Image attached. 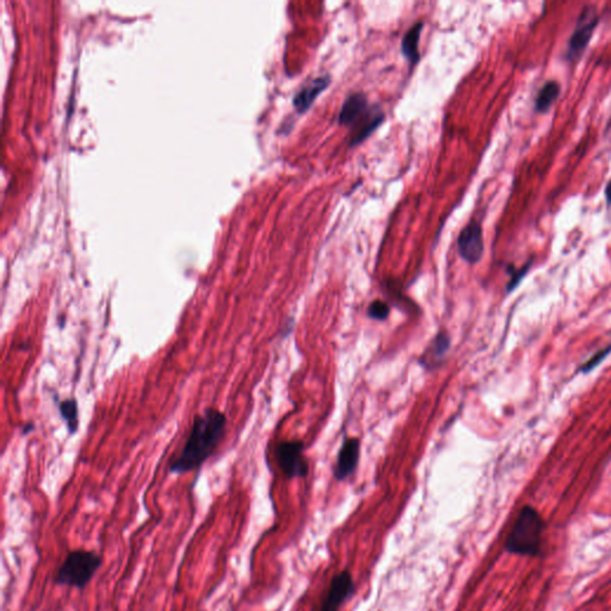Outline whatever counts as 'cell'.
<instances>
[{
  "instance_id": "1",
  "label": "cell",
  "mask_w": 611,
  "mask_h": 611,
  "mask_svg": "<svg viewBox=\"0 0 611 611\" xmlns=\"http://www.w3.org/2000/svg\"><path fill=\"white\" fill-rule=\"evenodd\" d=\"M227 418L219 409H208L194 418L181 455L172 461L170 471L184 474L202 466L214 454L226 431Z\"/></svg>"
},
{
  "instance_id": "2",
  "label": "cell",
  "mask_w": 611,
  "mask_h": 611,
  "mask_svg": "<svg viewBox=\"0 0 611 611\" xmlns=\"http://www.w3.org/2000/svg\"><path fill=\"white\" fill-rule=\"evenodd\" d=\"M385 121V114L378 104L369 106L365 93H352L344 101L339 111L338 122L353 129V140L361 144Z\"/></svg>"
},
{
  "instance_id": "3",
  "label": "cell",
  "mask_w": 611,
  "mask_h": 611,
  "mask_svg": "<svg viewBox=\"0 0 611 611\" xmlns=\"http://www.w3.org/2000/svg\"><path fill=\"white\" fill-rule=\"evenodd\" d=\"M543 530L545 522L541 514L532 506H525L506 540V550L512 554L535 556L541 552Z\"/></svg>"
},
{
  "instance_id": "4",
  "label": "cell",
  "mask_w": 611,
  "mask_h": 611,
  "mask_svg": "<svg viewBox=\"0 0 611 611\" xmlns=\"http://www.w3.org/2000/svg\"><path fill=\"white\" fill-rule=\"evenodd\" d=\"M103 559L93 550H70L55 576V584L83 590L101 568Z\"/></svg>"
},
{
  "instance_id": "5",
  "label": "cell",
  "mask_w": 611,
  "mask_h": 611,
  "mask_svg": "<svg viewBox=\"0 0 611 611\" xmlns=\"http://www.w3.org/2000/svg\"><path fill=\"white\" fill-rule=\"evenodd\" d=\"M276 460L282 473L289 479L304 478L308 465L304 456L302 442H282L276 447Z\"/></svg>"
},
{
  "instance_id": "6",
  "label": "cell",
  "mask_w": 611,
  "mask_h": 611,
  "mask_svg": "<svg viewBox=\"0 0 611 611\" xmlns=\"http://www.w3.org/2000/svg\"><path fill=\"white\" fill-rule=\"evenodd\" d=\"M599 23L597 11L592 6H588L581 11V16L578 18L576 29L572 34L570 42H568V57L570 60H574L579 57L594 35V29Z\"/></svg>"
},
{
  "instance_id": "7",
  "label": "cell",
  "mask_w": 611,
  "mask_h": 611,
  "mask_svg": "<svg viewBox=\"0 0 611 611\" xmlns=\"http://www.w3.org/2000/svg\"><path fill=\"white\" fill-rule=\"evenodd\" d=\"M458 250L462 260L469 264H476L481 260L484 255V239L483 229L478 221L472 220L460 232Z\"/></svg>"
},
{
  "instance_id": "8",
  "label": "cell",
  "mask_w": 611,
  "mask_h": 611,
  "mask_svg": "<svg viewBox=\"0 0 611 611\" xmlns=\"http://www.w3.org/2000/svg\"><path fill=\"white\" fill-rule=\"evenodd\" d=\"M355 591V584L350 572L344 571L334 576L331 581L330 589L321 603L319 611H338V608Z\"/></svg>"
},
{
  "instance_id": "9",
  "label": "cell",
  "mask_w": 611,
  "mask_h": 611,
  "mask_svg": "<svg viewBox=\"0 0 611 611\" xmlns=\"http://www.w3.org/2000/svg\"><path fill=\"white\" fill-rule=\"evenodd\" d=\"M330 84L331 77L326 75L317 77V78L311 80L309 83L304 85L296 93L294 99H293V104H294L296 111L300 115L307 113L313 106V103L320 96L321 93L325 91L326 88H329Z\"/></svg>"
},
{
  "instance_id": "10",
  "label": "cell",
  "mask_w": 611,
  "mask_h": 611,
  "mask_svg": "<svg viewBox=\"0 0 611 611\" xmlns=\"http://www.w3.org/2000/svg\"><path fill=\"white\" fill-rule=\"evenodd\" d=\"M360 440L357 438H347L339 450L337 466L334 469V476L337 480H345L352 472L356 469L360 460Z\"/></svg>"
},
{
  "instance_id": "11",
  "label": "cell",
  "mask_w": 611,
  "mask_h": 611,
  "mask_svg": "<svg viewBox=\"0 0 611 611\" xmlns=\"http://www.w3.org/2000/svg\"><path fill=\"white\" fill-rule=\"evenodd\" d=\"M423 27H424V23H416L412 27L409 28V30L405 34L404 39L401 41V52H403L405 59L409 62L411 66L417 65L419 60H420L419 41H420Z\"/></svg>"
},
{
  "instance_id": "12",
  "label": "cell",
  "mask_w": 611,
  "mask_h": 611,
  "mask_svg": "<svg viewBox=\"0 0 611 611\" xmlns=\"http://www.w3.org/2000/svg\"><path fill=\"white\" fill-rule=\"evenodd\" d=\"M452 345V339L447 332H440L436 336L430 347H427V351L422 357L424 367H435L438 362L443 361L447 352L449 351Z\"/></svg>"
},
{
  "instance_id": "13",
  "label": "cell",
  "mask_w": 611,
  "mask_h": 611,
  "mask_svg": "<svg viewBox=\"0 0 611 611\" xmlns=\"http://www.w3.org/2000/svg\"><path fill=\"white\" fill-rule=\"evenodd\" d=\"M560 93H561V88H560V84L558 81H555V80L547 81L537 95L536 101H535L537 113H547L550 110L552 106L554 104V101L560 96Z\"/></svg>"
},
{
  "instance_id": "14",
  "label": "cell",
  "mask_w": 611,
  "mask_h": 611,
  "mask_svg": "<svg viewBox=\"0 0 611 611\" xmlns=\"http://www.w3.org/2000/svg\"><path fill=\"white\" fill-rule=\"evenodd\" d=\"M59 411L64 420L67 423L68 432L73 435L78 430L79 419H78V403L75 399H67L59 404Z\"/></svg>"
},
{
  "instance_id": "15",
  "label": "cell",
  "mask_w": 611,
  "mask_h": 611,
  "mask_svg": "<svg viewBox=\"0 0 611 611\" xmlns=\"http://www.w3.org/2000/svg\"><path fill=\"white\" fill-rule=\"evenodd\" d=\"M368 316L375 320H386L389 316V306L385 301L375 300L368 308Z\"/></svg>"
},
{
  "instance_id": "16",
  "label": "cell",
  "mask_w": 611,
  "mask_h": 611,
  "mask_svg": "<svg viewBox=\"0 0 611 611\" xmlns=\"http://www.w3.org/2000/svg\"><path fill=\"white\" fill-rule=\"evenodd\" d=\"M610 351V347L607 349V350H604V351L598 352L596 356L592 357L591 360H590L586 365L581 368L583 371H589V370L594 369V367L598 365V363H601L603 361V358L607 356L608 353Z\"/></svg>"
},
{
  "instance_id": "17",
  "label": "cell",
  "mask_w": 611,
  "mask_h": 611,
  "mask_svg": "<svg viewBox=\"0 0 611 611\" xmlns=\"http://www.w3.org/2000/svg\"><path fill=\"white\" fill-rule=\"evenodd\" d=\"M529 266H530V264L527 265V266H524L522 270H519V271H517V273H514V278H512V280H511L510 282V284H509V288H507V291H512L514 287L518 284L519 281H521V280L524 278V275H525V273H527V271H528Z\"/></svg>"
},
{
  "instance_id": "18",
  "label": "cell",
  "mask_w": 611,
  "mask_h": 611,
  "mask_svg": "<svg viewBox=\"0 0 611 611\" xmlns=\"http://www.w3.org/2000/svg\"><path fill=\"white\" fill-rule=\"evenodd\" d=\"M605 197H607L608 204L610 206L611 204V181L608 183L607 188H605Z\"/></svg>"
}]
</instances>
